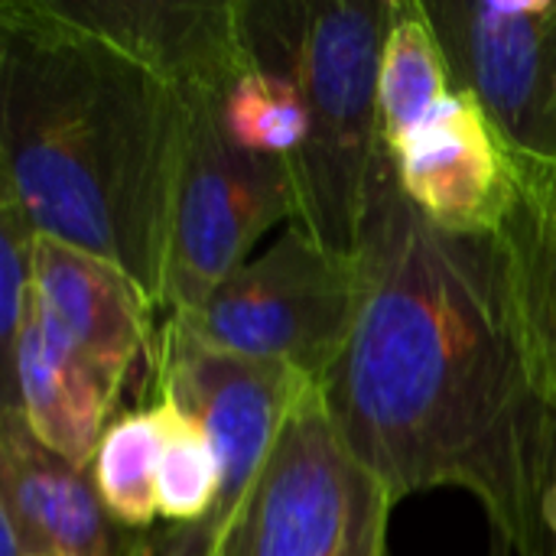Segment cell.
I'll return each mask as SVG.
<instances>
[{
  "label": "cell",
  "mask_w": 556,
  "mask_h": 556,
  "mask_svg": "<svg viewBox=\"0 0 556 556\" xmlns=\"http://www.w3.org/2000/svg\"><path fill=\"white\" fill-rule=\"evenodd\" d=\"M182 104L186 127L156 300L166 316L202 306L228 274L248 264V251L264 231L300 218L287 160L235 147L222 127V98L189 94Z\"/></svg>",
  "instance_id": "cell-6"
},
{
  "label": "cell",
  "mask_w": 556,
  "mask_h": 556,
  "mask_svg": "<svg viewBox=\"0 0 556 556\" xmlns=\"http://www.w3.org/2000/svg\"><path fill=\"white\" fill-rule=\"evenodd\" d=\"M36 231L0 199V362L13 352L33 306Z\"/></svg>",
  "instance_id": "cell-19"
},
{
  "label": "cell",
  "mask_w": 556,
  "mask_h": 556,
  "mask_svg": "<svg viewBox=\"0 0 556 556\" xmlns=\"http://www.w3.org/2000/svg\"><path fill=\"white\" fill-rule=\"evenodd\" d=\"M62 23L114 46L182 98H222L251 72L241 0H42Z\"/></svg>",
  "instance_id": "cell-9"
},
{
  "label": "cell",
  "mask_w": 556,
  "mask_h": 556,
  "mask_svg": "<svg viewBox=\"0 0 556 556\" xmlns=\"http://www.w3.org/2000/svg\"><path fill=\"white\" fill-rule=\"evenodd\" d=\"M456 91L511 156L556 169V0H420Z\"/></svg>",
  "instance_id": "cell-8"
},
{
  "label": "cell",
  "mask_w": 556,
  "mask_h": 556,
  "mask_svg": "<svg viewBox=\"0 0 556 556\" xmlns=\"http://www.w3.org/2000/svg\"><path fill=\"white\" fill-rule=\"evenodd\" d=\"M394 0H241L254 68L290 81L306 143L287 160L300 218L316 241L358 254L378 140V62Z\"/></svg>",
  "instance_id": "cell-3"
},
{
  "label": "cell",
  "mask_w": 556,
  "mask_h": 556,
  "mask_svg": "<svg viewBox=\"0 0 556 556\" xmlns=\"http://www.w3.org/2000/svg\"><path fill=\"white\" fill-rule=\"evenodd\" d=\"M547 525H551V534H554V544H556V476H554V492H551V502H547Z\"/></svg>",
  "instance_id": "cell-20"
},
{
  "label": "cell",
  "mask_w": 556,
  "mask_h": 556,
  "mask_svg": "<svg viewBox=\"0 0 556 556\" xmlns=\"http://www.w3.org/2000/svg\"><path fill=\"white\" fill-rule=\"evenodd\" d=\"M0 508L42 556H156V531L121 528L91 472L46 450L20 410H0Z\"/></svg>",
  "instance_id": "cell-12"
},
{
  "label": "cell",
  "mask_w": 556,
  "mask_h": 556,
  "mask_svg": "<svg viewBox=\"0 0 556 556\" xmlns=\"http://www.w3.org/2000/svg\"><path fill=\"white\" fill-rule=\"evenodd\" d=\"M362 306L319 394L394 502L463 489L518 556L554 547L556 404L511 303L495 235H450L378 150L358 244Z\"/></svg>",
  "instance_id": "cell-1"
},
{
  "label": "cell",
  "mask_w": 556,
  "mask_h": 556,
  "mask_svg": "<svg viewBox=\"0 0 556 556\" xmlns=\"http://www.w3.org/2000/svg\"><path fill=\"white\" fill-rule=\"evenodd\" d=\"M182 127L160 75L42 0H0V199L39 238L121 267L153 306Z\"/></svg>",
  "instance_id": "cell-2"
},
{
  "label": "cell",
  "mask_w": 556,
  "mask_h": 556,
  "mask_svg": "<svg viewBox=\"0 0 556 556\" xmlns=\"http://www.w3.org/2000/svg\"><path fill=\"white\" fill-rule=\"evenodd\" d=\"M394 505L309 384L212 556H388Z\"/></svg>",
  "instance_id": "cell-4"
},
{
  "label": "cell",
  "mask_w": 556,
  "mask_h": 556,
  "mask_svg": "<svg viewBox=\"0 0 556 556\" xmlns=\"http://www.w3.org/2000/svg\"><path fill=\"white\" fill-rule=\"evenodd\" d=\"M453 91L443 46L420 0H394L378 62V140L394 150Z\"/></svg>",
  "instance_id": "cell-15"
},
{
  "label": "cell",
  "mask_w": 556,
  "mask_h": 556,
  "mask_svg": "<svg viewBox=\"0 0 556 556\" xmlns=\"http://www.w3.org/2000/svg\"><path fill=\"white\" fill-rule=\"evenodd\" d=\"M150 362L156 391L205 424L222 463V495L208 518L192 528L156 531V556H212L218 534L261 476L283 420L313 381L283 365L208 349L173 319L156 329Z\"/></svg>",
  "instance_id": "cell-7"
},
{
  "label": "cell",
  "mask_w": 556,
  "mask_h": 556,
  "mask_svg": "<svg viewBox=\"0 0 556 556\" xmlns=\"http://www.w3.org/2000/svg\"><path fill=\"white\" fill-rule=\"evenodd\" d=\"M160 427V518L169 528H192L208 518L222 495V463L205 424L166 391L150 404Z\"/></svg>",
  "instance_id": "cell-16"
},
{
  "label": "cell",
  "mask_w": 556,
  "mask_h": 556,
  "mask_svg": "<svg viewBox=\"0 0 556 556\" xmlns=\"http://www.w3.org/2000/svg\"><path fill=\"white\" fill-rule=\"evenodd\" d=\"M0 368V410H20L29 433L46 450L88 469L124 388L75 355L33 309Z\"/></svg>",
  "instance_id": "cell-13"
},
{
  "label": "cell",
  "mask_w": 556,
  "mask_h": 556,
  "mask_svg": "<svg viewBox=\"0 0 556 556\" xmlns=\"http://www.w3.org/2000/svg\"><path fill=\"white\" fill-rule=\"evenodd\" d=\"M544 556H556V544H554V547H551V551H547V554H544Z\"/></svg>",
  "instance_id": "cell-21"
},
{
  "label": "cell",
  "mask_w": 556,
  "mask_h": 556,
  "mask_svg": "<svg viewBox=\"0 0 556 556\" xmlns=\"http://www.w3.org/2000/svg\"><path fill=\"white\" fill-rule=\"evenodd\" d=\"M358 306V254H339L293 222L202 306L166 319L208 349L293 368L319 388L352 339Z\"/></svg>",
  "instance_id": "cell-5"
},
{
  "label": "cell",
  "mask_w": 556,
  "mask_h": 556,
  "mask_svg": "<svg viewBox=\"0 0 556 556\" xmlns=\"http://www.w3.org/2000/svg\"><path fill=\"white\" fill-rule=\"evenodd\" d=\"M222 127L248 153L290 160L306 143L309 117L290 81L251 65L222 101Z\"/></svg>",
  "instance_id": "cell-18"
},
{
  "label": "cell",
  "mask_w": 556,
  "mask_h": 556,
  "mask_svg": "<svg viewBox=\"0 0 556 556\" xmlns=\"http://www.w3.org/2000/svg\"><path fill=\"white\" fill-rule=\"evenodd\" d=\"M391 160L404 195L450 235H495L515 199L508 147L479 101L456 88L391 150Z\"/></svg>",
  "instance_id": "cell-10"
},
{
  "label": "cell",
  "mask_w": 556,
  "mask_h": 556,
  "mask_svg": "<svg viewBox=\"0 0 556 556\" xmlns=\"http://www.w3.org/2000/svg\"><path fill=\"white\" fill-rule=\"evenodd\" d=\"M29 309L117 388L140 355H153V300L121 267L55 238L36 235Z\"/></svg>",
  "instance_id": "cell-11"
},
{
  "label": "cell",
  "mask_w": 556,
  "mask_h": 556,
  "mask_svg": "<svg viewBox=\"0 0 556 556\" xmlns=\"http://www.w3.org/2000/svg\"><path fill=\"white\" fill-rule=\"evenodd\" d=\"M515 160V199L495 231L534 371L556 404V169Z\"/></svg>",
  "instance_id": "cell-14"
},
{
  "label": "cell",
  "mask_w": 556,
  "mask_h": 556,
  "mask_svg": "<svg viewBox=\"0 0 556 556\" xmlns=\"http://www.w3.org/2000/svg\"><path fill=\"white\" fill-rule=\"evenodd\" d=\"M108 515L137 534H150L160 518V427L153 410H130L111 420L88 466Z\"/></svg>",
  "instance_id": "cell-17"
}]
</instances>
